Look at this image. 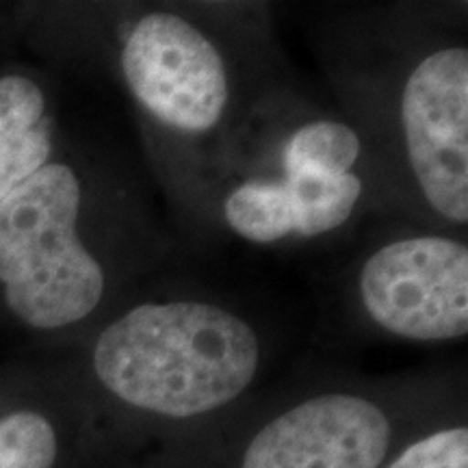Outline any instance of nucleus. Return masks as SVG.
Segmentation results:
<instances>
[{
    "mask_svg": "<svg viewBox=\"0 0 468 468\" xmlns=\"http://www.w3.org/2000/svg\"><path fill=\"white\" fill-rule=\"evenodd\" d=\"M96 382L148 417L189 420L219 412L254 384L262 338L237 310L202 297L150 300L101 327Z\"/></svg>",
    "mask_w": 468,
    "mask_h": 468,
    "instance_id": "1",
    "label": "nucleus"
},
{
    "mask_svg": "<svg viewBox=\"0 0 468 468\" xmlns=\"http://www.w3.org/2000/svg\"><path fill=\"white\" fill-rule=\"evenodd\" d=\"M91 185L57 152L0 200V314L33 335H66L107 302V262L90 234Z\"/></svg>",
    "mask_w": 468,
    "mask_h": 468,
    "instance_id": "2",
    "label": "nucleus"
},
{
    "mask_svg": "<svg viewBox=\"0 0 468 468\" xmlns=\"http://www.w3.org/2000/svg\"><path fill=\"white\" fill-rule=\"evenodd\" d=\"M117 68L137 107L180 137L218 133L234 107V69L224 48L183 11L139 16L122 35Z\"/></svg>",
    "mask_w": 468,
    "mask_h": 468,
    "instance_id": "3",
    "label": "nucleus"
},
{
    "mask_svg": "<svg viewBox=\"0 0 468 468\" xmlns=\"http://www.w3.org/2000/svg\"><path fill=\"white\" fill-rule=\"evenodd\" d=\"M397 133L414 191L449 226L468 221V48L438 44L403 74Z\"/></svg>",
    "mask_w": 468,
    "mask_h": 468,
    "instance_id": "4",
    "label": "nucleus"
},
{
    "mask_svg": "<svg viewBox=\"0 0 468 468\" xmlns=\"http://www.w3.org/2000/svg\"><path fill=\"white\" fill-rule=\"evenodd\" d=\"M371 325L412 343L468 335V248L444 234H406L371 250L356 276Z\"/></svg>",
    "mask_w": 468,
    "mask_h": 468,
    "instance_id": "5",
    "label": "nucleus"
},
{
    "mask_svg": "<svg viewBox=\"0 0 468 468\" xmlns=\"http://www.w3.org/2000/svg\"><path fill=\"white\" fill-rule=\"evenodd\" d=\"M395 427L382 403L332 390L280 412L251 436L239 468H382Z\"/></svg>",
    "mask_w": 468,
    "mask_h": 468,
    "instance_id": "6",
    "label": "nucleus"
},
{
    "mask_svg": "<svg viewBox=\"0 0 468 468\" xmlns=\"http://www.w3.org/2000/svg\"><path fill=\"white\" fill-rule=\"evenodd\" d=\"M58 148L55 101L42 76L27 68H0V200Z\"/></svg>",
    "mask_w": 468,
    "mask_h": 468,
    "instance_id": "7",
    "label": "nucleus"
},
{
    "mask_svg": "<svg viewBox=\"0 0 468 468\" xmlns=\"http://www.w3.org/2000/svg\"><path fill=\"white\" fill-rule=\"evenodd\" d=\"M362 137L354 126L319 117L297 126L282 148V174L324 172L351 174L362 159Z\"/></svg>",
    "mask_w": 468,
    "mask_h": 468,
    "instance_id": "8",
    "label": "nucleus"
},
{
    "mask_svg": "<svg viewBox=\"0 0 468 468\" xmlns=\"http://www.w3.org/2000/svg\"><path fill=\"white\" fill-rule=\"evenodd\" d=\"M61 453L57 425L37 408L0 417V468H55Z\"/></svg>",
    "mask_w": 468,
    "mask_h": 468,
    "instance_id": "9",
    "label": "nucleus"
},
{
    "mask_svg": "<svg viewBox=\"0 0 468 468\" xmlns=\"http://www.w3.org/2000/svg\"><path fill=\"white\" fill-rule=\"evenodd\" d=\"M382 468H468V430L452 425L430 431Z\"/></svg>",
    "mask_w": 468,
    "mask_h": 468,
    "instance_id": "10",
    "label": "nucleus"
}]
</instances>
